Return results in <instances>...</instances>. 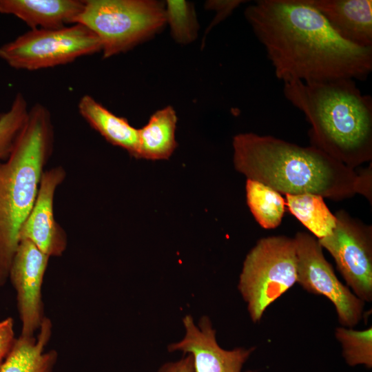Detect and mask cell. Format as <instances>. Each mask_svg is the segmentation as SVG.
I'll use <instances>...</instances> for the list:
<instances>
[{"instance_id": "obj_25", "label": "cell", "mask_w": 372, "mask_h": 372, "mask_svg": "<svg viewBox=\"0 0 372 372\" xmlns=\"http://www.w3.org/2000/svg\"><path fill=\"white\" fill-rule=\"evenodd\" d=\"M158 372H194L193 358L190 354H183V356L176 362L163 364Z\"/></svg>"}, {"instance_id": "obj_1", "label": "cell", "mask_w": 372, "mask_h": 372, "mask_svg": "<svg viewBox=\"0 0 372 372\" xmlns=\"http://www.w3.org/2000/svg\"><path fill=\"white\" fill-rule=\"evenodd\" d=\"M245 15L283 83L364 81L372 70V48L342 39L305 0H258Z\"/></svg>"}, {"instance_id": "obj_14", "label": "cell", "mask_w": 372, "mask_h": 372, "mask_svg": "<svg viewBox=\"0 0 372 372\" xmlns=\"http://www.w3.org/2000/svg\"><path fill=\"white\" fill-rule=\"evenodd\" d=\"M84 1L0 0V13L19 18L33 29L59 28L74 24Z\"/></svg>"}, {"instance_id": "obj_18", "label": "cell", "mask_w": 372, "mask_h": 372, "mask_svg": "<svg viewBox=\"0 0 372 372\" xmlns=\"http://www.w3.org/2000/svg\"><path fill=\"white\" fill-rule=\"evenodd\" d=\"M286 205L293 215L318 240L331 234L336 225V218L324 201L312 194L286 195Z\"/></svg>"}, {"instance_id": "obj_7", "label": "cell", "mask_w": 372, "mask_h": 372, "mask_svg": "<svg viewBox=\"0 0 372 372\" xmlns=\"http://www.w3.org/2000/svg\"><path fill=\"white\" fill-rule=\"evenodd\" d=\"M98 37L74 23L54 29H33L0 47V59L17 70H37L101 52Z\"/></svg>"}, {"instance_id": "obj_13", "label": "cell", "mask_w": 372, "mask_h": 372, "mask_svg": "<svg viewBox=\"0 0 372 372\" xmlns=\"http://www.w3.org/2000/svg\"><path fill=\"white\" fill-rule=\"evenodd\" d=\"M344 40L372 48L371 0H305Z\"/></svg>"}, {"instance_id": "obj_24", "label": "cell", "mask_w": 372, "mask_h": 372, "mask_svg": "<svg viewBox=\"0 0 372 372\" xmlns=\"http://www.w3.org/2000/svg\"><path fill=\"white\" fill-rule=\"evenodd\" d=\"M242 2L243 1L238 0L207 1L206 3L207 8L216 11V15L211 22L209 29L231 14L233 10Z\"/></svg>"}, {"instance_id": "obj_6", "label": "cell", "mask_w": 372, "mask_h": 372, "mask_svg": "<svg viewBox=\"0 0 372 372\" xmlns=\"http://www.w3.org/2000/svg\"><path fill=\"white\" fill-rule=\"evenodd\" d=\"M296 280L294 238L273 236L258 240L244 260L238 285L251 320L259 322L267 308Z\"/></svg>"}, {"instance_id": "obj_4", "label": "cell", "mask_w": 372, "mask_h": 372, "mask_svg": "<svg viewBox=\"0 0 372 372\" xmlns=\"http://www.w3.org/2000/svg\"><path fill=\"white\" fill-rule=\"evenodd\" d=\"M53 142L50 113L36 103L10 156L0 161V287L9 278L20 230L36 200Z\"/></svg>"}, {"instance_id": "obj_10", "label": "cell", "mask_w": 372, "mask_h": 372, "mask_svg": "<svg viewBox=\"0 0 372 372\" xmlns=\"http://www.w3.org/2000/svg\"><path fill=\"white\" fill-rule=\"evenodd\" d=\"M50 257L27 239L20 240L9 278L17 291L21 335L32 337L43 320L41 286Z\"/></svg>"}, {"instance_id": "obj_21", "label": "cell", "mask_w": 372, "mask_h": 372, "mask_svg": "<svg viewBox=\"0 0 372 372\" xmlns=\"http://www.w3.org/2000/svg\"><path fill=\"white\" fill-rule=\"evenodd\" d=\"M341 344L342 355L350 366L372 368V328L356 331L344 327H337L335 333Z\"/></svg>"}, {"instance_id": "obj_22", "label": "cell", "mask_w": 372, "mask_h": 372, "mask_svg": "<svg viewBox=\"0 0 372 372\" xmlns=\"http://www.w3.org/2000/svg\"><path fill=\"white\" fill-rule=\"evenodd\" d=\"M166 23L174 40L182 44L192 42L197 36L198 22L194 8L185 1L169 0L165 3Z\"/></svg>"}, {"instance_id": "obj_12", "label": "cell", "mask_w": 372, "mask_h": 372, "mask_svg": "<svg viewBox=\"0 0 372 372\" xmlns=\"http://www.w3.org/2000/svg\"><path fill=\"white\" fill-rule=\"evenodd\" d=\"M65 176L61 166L43 171L36 200L20 230L19 240H29L49 257L61 256L67 247V235L54 212L55 192Z\"/></svg>"}, {"instance_id": "obj_15", "label": "cell", "mask_w": 372, "mask_h": 372, "mask_svg": "<svg viewBox=\"0 0 372 372\" xmlns=\"http://www.w3.org/2000/svg\"><path fill=\"white\" fill-rule=\"evenodd\" d=\"M81 116L107 142L126 150L136 158L138 132L125 118L108 110L92 96L83 95L78 103Z\"/></svg>"}, {"instance_id": "obj_3", "label": "cell", "mask_w": 372, "mask_h": 372, "mask_svg": "<svg viewBox=\"0 0 372 372\" xmlns=\"http://www.w3.org/2000/svg\"><path fill=\"white\" fill-rule=\"evenodd\" d=\"M285 98L311 125V145L354 169L372 159V98L355 81L284 83Z\"/></svg>"}, {"instance_id": "obj_9", "label": "cell", "mask_w": 372, "mask_h": 372, "mask_svg": "<svg viewBox=\"0 0 372 372\" xmlns=\"http://www.w3.org/2000/svg\"><path fill=\"white\" fill-rule=\"evenodd\" d=\"M294 239L297 252L296 282L307 292L327 298L333 304L342 327L352 329L363 317L364 302L338 279L314 236L299 231Z\"/></svg>"}, {"instance_id": "obj_8", "label": "cell", "mask_w": 372, "mask_h": 372, "mask_svg": "<svg viewBox=\"0 0 372 372\" xmlns=\"http://www.w3.org/2000/svg\"><path fill=\"white\" fill-rule=\"evenodd\" d=\"M332 233L318 240L333 258L348 287L363 302L372 300V227L344 210L335 214Z\"/></svg>"}, {"instance_id": "obj_5", "label": "cell", "mask_w": 372, "mask_h": 372, "mask_svg": "<svg viewBox=\"0 0 372 372\" xmlns=\"http://www.w3.org/2000/svg\"><path fill=\"white\" fill-rule=\"evenodd\" d=\"M99 39L103 58L127 52L166 24L165 3L154 0H85L74 21Z\"/></svg>"}, {"instance_id": "obj_16", "label": "cell", "mask_w": 372, "mask_h": 372, "mask_svg": "<svg viewBox=\"0 0 372 372\" xmlns=\"http://www.w3.org/2000/svg\"><path fill=\"white\" fill-rule=\"evenodd\" d=\"M37 339L20 335L0 366V372H52L57 360L55 351H45L51 334V322L44 318Z\"/></svg>"}, {"instance_id": "obj_23", "label": "cell", "mask_w": 372, "mask_h": 372, "mask_svg": "<svg viewBox=\"0 0 372 372\" xmlns=\"http://www.w3.org/2000/svg\"><path fill=\"white\" fill-rule=\"evenodd\" d=\"M16 339L12 318H7L0 322V366L12 351Z\"/></svg>"}, {"instance_id": "obj_19", "label": "cell", "mask_w": 372, "mask_h": 372, "mask_svg": "<svg viewBox=\"0 0 372 372\" xmlns=\"http://www.w3.org/2000/svg\"><path fill=\"white\" fill-rule=\"evenodd\" d=\"M246 198L253 216L262 228L272 229L281 224L286 206L281 194L260 182L247 179Z\"/></svg>"}, {"instance_id": "obj_17", "label": "cell", "mask_w": 372, "mask_h": 372, "mask_svg": "<svg viewBox=\"0 0 372 372\" xmlns=\"http://www.w3.org/2000/svg\"><path fill=\"white\" fill-rule=\"evenodd\" d=\"M177 116L171 106L154 112L147 123L138 129L136 158L152 161L168 159L177 147L175 138Z\"/></svg>"}, {"instance_id": "obj_20", "label": "cell", "mask_w": 372, "mask_h": 372, "mask_svg": "<svg viewBox=\"0 0 372 372\" xmlns=\"http://www.w3.org/2000/svg\"><path fill=\"white\" fill-rule=\"evenodd\" d=\"M29 110L25 96L18 92L10 109L0 114V161L10 156L25 125Z\"/></svg>"}, {"instance_id": "obj_2", "label": "cell", "mask_w": 372, "mask_h": 372, "mask_svg": "<svg viewBox=\"0 0 372 372\" xmlns=\"http://www.w3.org/2000/svg\"><path fill=\"white\" fill-rule=\"evenodd\" d=\"M233 148L238 172L280 194H312L336 201L359 194L371 202V164L358 173L312 145L254 133L236 135Z\"/></svg>"}, {"instance_id": "obj_11", "label": "cell", "mask_w": 372, "mask_h": 372, "mask_svg": "<svg viewBox=\"0 0 372 372\" xmlns=\"http://www.w3.org/2000/svg\"><path fill=\"white\" fill-rule=\"evenodd\" d=\"M185 329L184 338L167 347L169 352L181 351L193 358L194 372H242L244 364L255 347L225 350L218 344L216 330L207 316H203L198 326L192 316L183 319ZM245 372H253L247 371Z\"/></svg>"}]
</instances>
